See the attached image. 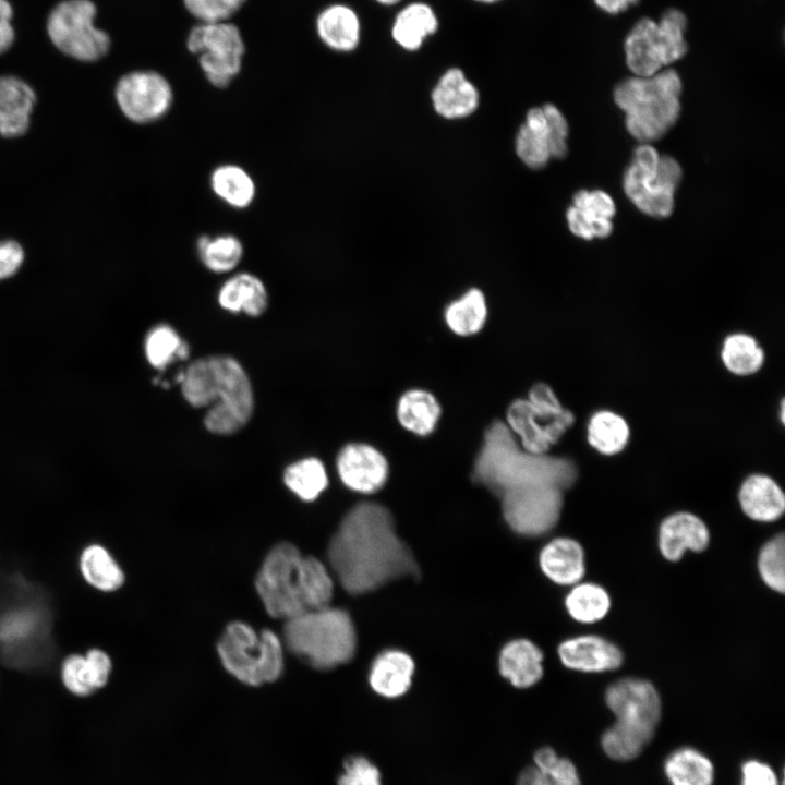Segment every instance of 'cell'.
<instances>
[{
	"mask_svg": "<svg viewBox=\"0 0 785 785\" xmlns=\"http://www.w3.org/2000/svg\"><path fill=\"white\" fill-rule=\"evenodd\" d=\"M246 0H183L186 10L202 23L224 22Z\"/></svg>",
	"mask_w": 785,
	"mask_h": 785,
	"instance_id": "45",
	"label": "cell"
},
{
	"mask_svg": "<svg viewBox=\"0 0 785 785\" xmlns=\"http://www.w3.org/2000/svg\"><path fill=\"white\" fill-rule=\"evenodd\" d=\"M659 548L669 561L681 559L686 551L702 552L710 542L705 522L689 511L667 516L659 528Z\"/></svg>",
	"mask_w": 785,
	"mask_h": 785,
	"instance_id": "17",
	"label": "cell"
},
{
	"mask_svg": "<svg viewBox=\"0 0 785 785\" xmlns=\"http://www.w3.org/2000/svg\"><path fill=\"white\" fill-rule=\"evenodd\" d=\"M568 614L582 624H593L603 619L611 608L608 592L592 582L573 584L565 599Z\"/></svg>",
	"mask_w": 785,
	"mask_h": 785,
	"instance_id": "37",
	"label": "cell"
},
{
	"mask_svg": "<svg viewBox=\"0 0 785 785\" xmlns=\"http://www.w3.org/2000/svg\"><path fill=\"white\" fill-rule=\"evenodd\" d=\"M80 570L89 585L102 592H113L124 582V573L114 558L96 543L82 551Z\"/></svg>",
	"mask_w": 785,
	"mask_h": 785,
	"instance_id": "34",
	"label": "cell"
},
{
	"mask_svg": "<svg viewBox=\"0 0 785 785\" xmlns=\"http://www.w3.org/2000/svg\"><path fill=\"white\" fill-rule=\"evenodd\" d=\"M487 318L485 295L478 288H471L445 310V321L449 329L459 336L479 333Z\"/></svg>",
	"mask_w": 785,
	"mask_h": 785,
	"instance_id": "36",
	"label": "cell"
},
{
	"mask_svg": "<svg viewBox=\"0 0 785 785\" xmlns=\"http://www.w3.org/2000/svg\"><path fill=\"white\" fill-rule=\"evenodd\" d=\"M180 385L189 404L208 408L203 422L213 434H233L252 416V384L240 362L230 355L215 354L194 360L183 370Z\"/></svg>",
	"mask_w": 785,
	"mask_h": 785,
	"instance_id": "3",
	"label": "cell"
},
{
	"mask_svg": "<svg viewBox=\"0 0 785 785\" xmlns=\"http://www.w3.org/2000/svg\"><path fill=\"white\" fill-rule=\"evenodd\" d=\"M542 108L547 120L551 155L563 158L567 153L568 123L555 105L545 104Z\"/></svg>",
	"mask_w": 785,
	"mask_h": 785,
	"instance_id": "49",
	"label": "cell"
},
{
	"mask_svg": "<svg viewBox=\"0 0 785 785\" xmlns=\"http://www.w3.org/2000/svg\"><path fill=\"white\" fill-rule=\"evenodd\" d=\"M377 3L382 5H394L398 3L400 0H375Z\"/></svg>",
	"mask_w": 785,
	"mask_h": 785,
	"instance_id": "55",
	"label": "cell"
},
{
	"mask_svg": "<svg viewBox=\"0 0 785 785\" xmlns=\"http://www.w3.org/2000/svg\"><path fill=\"white\" fill-rule=\"evenodd\" d=\"M572 206L579 208L591 219H612L616 213L613 198L600 190L576 192Z\"/></svg>",
	"mask_w": 785,
	"mask_h": 785,
	"instance_id": "47",
	"label": "cell"
},
{
	"mask_svg": "<svg viewBox=\"0 0 785 785\" xmlns=\"http://www.w3.org/2000/svg\"><path fill=\"white\" fill-rule=\"evenodd\" d=\"M681 87L680 76L673 69L620 82L614 100L626 113L628 132L642 143L663 136L679 117Z\"/></svg>",
	"mask_w": 785,
	"mask_h": 785,
	"instance_id": "5",
	"label": "cell"
},
{
	"mask_svg": "<svg viewBox=\"0 0 785 785\" xmlns=\"http://www.w3.org/2000/svg\"><path fill=\"white\" fill-rule=\"evenodd\" d=\"M543 653L528 639H515L499 653V672L514 687L529 688L543 675Z\"/></svg>",
	"mask_w": 785,
	"mask_h": 785,
	"instance_id": "22",
	"label": "cell"
},
{
	"mask_svg": "<svg viewBox=\"0 0 785 785\" xmlns=\"http://www.w3.org/2000/svg\"><path fill=\"white\" fill-rule=\"evenodd\" d=\"M145 354L150 365L162 370L176 360L186 359L189 346L170 325L159 324L147 334Z\"/></svg>",
	"mask_w": 785,
	"mask_h": 785,
	"instance_id": "39",
	"label": "cell"
},
{
	"mask_svg": "<svg viewBox=\"0 0 785 785\" xmlns=\"http://www.w3.org/2000/svg\"><path fill=\"white\" fill-rule=\"evenodd\" d=\"M505 521L526 536L545 534L557 523L563 509V490L535 485L514 488L500 496Z\"/></svg>",
	"mask_w": 785,
	"mask_h": 785,
	"instance_id": "11",
	"label": "cell"
},
{
	"mask_svg": "<svg viewBox=\"0 0 785 785\" xmlns=\"http://www.w3.org/2000/svg\"><path fill=\"white\" fill-rule=\"evenodd\" d=\"M515 149L521 161L532 169L543 168L552 158L547 120L542 107H533L527 112L516 134Z\"/></svg>",
	"mask_w": 785,
	"mask_h": 785,
	"instance_id": "29",
	"label": "cell"
},
{
	"mask_svg": "<svg viewBox=\"0 0 785 785\" xmlns=\"http://www.w3.org/2000/svg\"><path fill=\"white\" fill-rule=\"evenodd\" d=\"M283 640L294 655L317 669L349 662L357 649V633L350 615L330 606L288 619Z\"/></svg>",
	"mask_w": 785,
	"mask_h": 785,
	"instance_id": "6",
	"label": "cell"
},
{
	"mask_svg": "<svg viewBox=\"0 0 785 785\" xmlns=\"http://www.w3.org/2000/svg\"><path fill=\"white\" fill-rule=\"evenodd\" d=\"M316 32L328 48L338 52H350L360 44L361 23L352 8L337 3L325 8L318 14Z\"/></svg>",
	"mask_w": 785,
	"mask_h": 785,
	"instance_id": "25",
	"label": "cell"
},
{
	"mask_svg": "<svg viewBox=\"0 0 785 785\" xmlns=\"http://www.w3.org/2000/svg\"><path fill=\"white\" fill-rule=\"evenodd\" d=\"M724 369L737 377H748L761 371L765 352L757 338L745 331L725 336L718 352Z\"/></svg>",
	"mask_w": 785,
	"mask_h": 785,
	"instance_id": "30",
	"label": "cell"
},
{
	"mask_svg": "<svg viewBox=\"0 0 785 785\" xmlns=\"http://www.w3.org/2000/svg\"><path fill=\"white\" fill-rule=\"evenodd\" d=\"M657 40L662 64L668 65L681 59L687 50L688 45L685 39L687 28L686 15L677 9L666 10L659 22Z\"/></svg>",
	"mask_w": 785,
	"mask_h": 785,
	"instance_id": "40",
	"label": "cell"
},
{
	"mask_svg": "<svg viewBox=\"0 0 785 785\" xmlns=\"http://www.w3.org/2000/svg\"><path fill=\"white\" fill-rule=\"evenodd\" d=\"M209 185L217 198L234 209L250 207L256 196L253 177L235 164L217 166L210 173Z\"/></svg>",
	"mask_w": 785,
	"mask_h": 785,
	"instance_id": "31",
	"label": "cell"
},
{
	"mask_svg": "<svg viewBox=\"0 0 785 785\" xmlns=\"http://www.w3.org/2000/svg\"><path fill=\"white\" fill-rule=\"evenodd\" d=\"M758 570L769 588L784 593L785 539L783 534L774 536L761 547L758 556Z\"/></svg>",
	"mask_w": 785,
	"mask_h": 785,
	"instance_id": "42",
	"label": "cell"
},
{
	"mask_svg": "<svg viewBox=\"0 0 785 785\" xmlns=\"http://www.w3.org/2000/svg\"><path fill=\"white\" fill-rule=\"evenodd\" d=\"M88 666L94 675L98 689L105 687L112 669L110 657L104 651L93 648L85 654Z\"/></svg>",
	"mask_w": 785,
	"mask_h": 785,
	"instance_id": "52",
	"label": "cell"
},
{
	"mask_svg": "<svg viewBox=\"0 0 785 785\" xmlns=\"http://www.w3.org/2000/svg\"><path fill=\"white\" fill-rule=\"evenodd\" d=\"M61 679L63 686L77 697L90 696L98 689L86 657L82 654H70L63 660Z\"/></svg>",
	"mask_w": 785,
	"mask_h": 785,
	"instance_id": "44",
	"label": "cell"
},
{
	"mask_svg": "<svg viewBox=\"0 0 785 785\" xmlns=\"http://www.w3.org/2000/svg\"><path fill=\"white\" fill-rule=\"evenodd\" d=\"M24 250L14 240L0 241V280L17 273L24 262Z\"/></svg>",
	"mask_w": 785,
	"mask_h": 785,
	"instance_id": "50",
	"label": "cell"
},
{
	"mask_svg": "<svg viewBox=\"0 0 785 785\" xmlns=\"http://www.w3.org/2000/svg\"><path fill=\"white\" fill-rule=\"evenodd\" d=\"M577 478L575 464L561 457L523 449L506 423L494 421L484 434L474 461L472 479L496 496L535 485L565 490Z\"/></svg>",
	"mask_w": 785,
	"mask_h": 785,
	"instance_id": "2",
	"label": "cell"
},
{
	"mask_svg": "<svg viewBox=\"0 0 785 785\" xmlns=\"http://www.w3.org/2000/svg\"><path fill=\"white\" fill-rule=\"evenodd\" d=\"M474 1L480 2V3H486V4H488V3L498 2V1H500V0H474Z\"/></svg>",
	"mask_w": 785,
	"mask_h": 785,
	"instance_id": "56",
	"label": "cell"
},
{
	"mask_svg": "<svg viewBox=\"0 0 785 785\" xmlns=\"http://www.w3.org/2000/svg\"><path fill=\"white\" fill-rule=\"evenodd\" d=\"M96 5L90 0H63L50 11L47 34L64 55L83 62L104 58L111 46L109 35L95 26Z\"/></svg>",
	"mask_w": 785,
	"mask_h": 785,
	"instance_id": "9",
	"label": "cell"
},
{
	"mask_svg": "<svg viewBox=\"0 0 785 785\" xmlns=\"http://www.w3.org/2000/svg\"><path fill=\"white\" fill-rule=\"evenodd\" d=\"M196 253L206 269L226 274L238 267L244 255L242 241L234 234H203L196 241Z\"/></svg>",
	"mask_w": 785,
	"mask_h": 785,
	"instance_id": "33",
	"label": "cell"
},
{
	"mask_svg": "<svg viewBox=\"0 0 785 785\" xmlns=\"http://www.w3.org/2000/svg\"><path fill=\"white\" fill-rule=\"evenodd\" d=\"M566 217L569 230L575 235L580 237L584 240H591L593 238H606L613 231V224L611 219L593 220L575 206H570L567 209Z\"/></svg>",
	"mask_w": 785,
	"mask_h": 785,
	"instance_id": "48",
	"label": "cell"
},
{
	"mask_svg": "<svg viewBox=\"0 0 785 785\" xmlns=\"http://www.w3.org/2000/svg\"><path fill=\"white\" fill-rule=\"evenodd\" d=\"M433 108L445 119L456 120L472 114L479 107L480 94L459 68L448 69L434 86Z\"/></svg>",
	"mask_w": 785,
	"mask_h": 785,
	"instance_id": "18",
	"label": "cell"
},
{
	"mask_svg": "<svg viewBox=\"0 0 785 785\" xmlns=\"http://www.w3.org/2000/svg\"><path fill=\"white\" fill-rule=\"evenodd\" d=\"M558 656L567 668L584 673L616 669L623 663L620 649L595 635H583L565 640L558 645Z\"/></svg>",
	"mask_w": 785,
	"mask_h": 785,
	"instance_id": "16",
	"label": "cell"
},
{
	"mask_svg": "<svg viewBox=\"0 0 785 785\" xmlns=\"http://www.w3.org/2000/svg\"><path fill=\"white\" fill-rule=\"evenodd\" d=\"M414 662L406 652L387 650L373 662L369 681L372 689L385 698H398L410 688Z\"/></svg>",
	"mask_w": 785,
	"mask_h": 785,
	"instance_id": "23",
	"label": "cell"
},
{
	"mask_svg": "<svg viewBox=\"0 0 785 785\" xmlns=\"http://www.w3.org/2000/svg\"><path fill=\"white\" fill-rule=\"evenodd\" d=\"M378 768L363 756H351L343 763L338 785H382Z\"/></svg>",
	"mask_w": 785,
	"mask_h": 785,
	"instance_id": "46",
	"label": "cell"
},
{
	"mask_svg": "<svg viewBox=\"0 0 785 785\" xmlns=\"http://www.w3.org/2000/svg\"><path fill=\"white\" fill-rule=\"evenodd\" d=\"M35 104V92L25 81L13 75L0 76V135H23L28 130Z\"/></svg>",
	"mask_w": 785,
	"mask_h": 785,
	"instance_id": "20",
	"label": "cell"
},
{
	"mask_svg": "<svg viewBox=\"0 0 785 785\" xmlns=\"http://www.w3.org/2000/svg\"><path fill=\"white\" fill-rule=\"evenodd\" d=\"M664 772L672 785H712L714 768L708 757L693 748H680L665 760Z\"/></svg>",
	"mask_w": 785,
	"mask_h": 785,
	"instance_id": "35",
	"label": "cell"
},
{
	"mask_svg": "<svg viewBox=\"0 0 785 785\" xmlns=\"http://www.w3.org/2000/svg\"><path fill=\"white\" fill-rule=\"evenodd\" d=\"M217 650L225 668L244 684L270 683L282 672V645L271 630L257 632L244 623L233 621L224 631Z\"/></svg>",
	"mask_w": 785,
	"mask_h": 785,
	"instance_id": "7",
	"label": "cell"
},
{
	"mask_svg": "<svg viewBox=\"0 0 785 785\" xmlns=\"http://www.w3.org/2000/svg\"><path fill=\"white\" fill-rule=\"evenodd\" d=\"M653 738L652 735L615 722L601 738L606 756L615 761L637 758Z\"/></svg>",
	"mask_w": 785,
	"mask_h": 785,
	"instance_id": "41",
	"label": "cell"
},
{
	"mask_svg": "<svg viewBox=\"0 0 785 785\" xmlns=\"http://www.w3.org/2000/svg\"><path fill=\"white\" fill-rule=\"evenodd\" d=\"M536 766L553 785H581L576 765L559 757L551 747H542L533 754Z\"/></svg>",
	"mask_w": 785,
	"mask_h": 785,
	"instance_id": "43",
	"label": "cell"
},
{
	"mask_svg": "<svg viewBox=\"0 0 785 785\" xmlns=\"http://www.w3.org/2000/svg\"><path fill=\"white\" fill-rule=\"evenodd\" d=\"M631 428L627 419L611 409H601L589 418L585 439L594 451L605 457L623 452L630 440Z\"/></svg>",
	"mask_w": 785,
	"mask_h": 785,
	"instance_id": "27",
	"label": "cell"
},
{
	"mask_svg": "<svg viewBox=\"0 0 785 785\" xmlns=\"http://www.w3.org/2000/svg\"><path fill=\"white\" fill-rule=\"evenodd\" d=\"M659 161V154L651 148L636 150L624 176V191L638 209L664 218L673 212L675 192L655 182Z\"/></svg>",
	"mask_w": 785,
	"mask_h": 785,
	"instance_id": "14",
	"label": "cell"
},
{
	"mask_svg": "<svg viewBox=\"0 0 785 785\" xmlns=\"http://www.w3.org/2000/svg\"><path fill=\"white\" fill-rule=\"evenodd\" d=\"M114 97L122 114L137 124L165 118L174 99L169 81L152 70L132 71L121 76L116 84Z\"/></svg>",
	"mask_w": 785,
	"mask_h": 785,
	"instance_id": "12",
	"label": "cell"
},
{
	"mask_svg": "<svg viewBox=\"0 0 785 785\" xmlns=\"http://www.w3.org/2000/svg\"><path fill=\"white\" fill-rule=\"evenodd\" d=\"M741 785H778L777 776L770 765L748 760L741 766Z\"/></svg>",
	"mask_w": 785,
	"mask_h": 785,
	"instance_id": "51",
	"label": "cell"
},
{
	"mask_svg": "<svg viewBox=\"0 0 785 785\" xmlns=\"http://www.w3.org/2000/svg\"><path fill=\"white\" fill-rule=\"evenodd\" d=\"M539 563L543 573L560 585H573L585 573L584 552L580 543L570 538H556L540 552Z\"/></svg>",
	"mask_w": 785,
	"mask_h": 785,
	"instance_id": "21",
	"label": "cell"
},
{
	"mask_svg": "<svg viewBox=\"0 0 785 785\" xmlns=\"http://www.w3.org/2000/svg\"><path fill=\"white\" fill-rule=\"evenodd\" d=\"M186 47L198 55L200 67L215 87H227L241 71L245 47L233 24L201 23L189 33Z\"/></svg>",
	"mask_w": 785,
	"mask_h": 785,
	"instance_id": "10",
	"label": "cell"
},
{
	"mask_svg": "<svg viewBox=\"0 0 785 785\" xmlns=\"http://www.w3.org/2000/svg\"><path fill=\"white\" fill-rule=\"evenodd\" d=\"M605 702L615 715V722L654 736L662 704L650 681L630 677L619 679L606 689Z\"/></svg>",
	"mask_w": 785,
	"mask_h": 785,
	"instance_id": "13",
	"label": "cell"
},
{
	"mask_svg": "<svg viewBox=\"0 0 785 785\" xmlns=\"http://www.w3.org/2000/svg\"><path fill=\"white\" fill-rule=\"evenodd\" d=\"M506 418L521 447L532 454H546L575 421L573 414L561 407L553 389L544 383L535 384L528 399L512 401Z\"/></svg>",
	"mask_w": 785,
	"mask_h": 785,
	"instance_id": "8",
	"label": "cell"
},
{
	"mask_svg": "<svg viewBox=\"0 0 785 785\" xmlns=\"http://www.w3.org/2000/svg\"><path fill=\"white\" fill-rule=\"evenodd\" d=\"M220 307L231 313L249 316L262 315L268 306V292L261 278L251 273H238L229 277L217 295Z\"/></svg>",
	"mask_w": 785,
	"mask_h": 785,
	"instance_id": "24",
	"label": "cell"
},
{
	"mask_svg": "<svg viewBox=\"0 0 785 785\" xmlns=\"http://www.w3.org/2000/svg\"><path fill=\"white\" fill-rule=\"evenodd\" d=\"M327 555L338 581L350 594H364L392 580L420 576L411 550L396 532L391 512L374 502L359 503L346 514Z\"/></svg>",
	"mask_w": 785,
	"mask_h": 785,
	"instance_id": "1",
	"label": "cell"
},
{
	"mask_svg": "<svg viewBox=\"0 0 785 785\" xmlns=\"http://www.w3.org/2000/svg\"><path fill=\"white\" fill-rule=\"evenodd\" d=\"M12 16L13 9L9 0H0V55L9 50L14 41Z\"/></svg>",
	"mask_w": 785,
	"mask_h": 785,
	"instance_id": "53",
	"label": "cell"
},
{
	"mask_svg": "<svg viewBox=\"0 0 785 785\" xmlns=\"http://www.w3.org/2000/svg\"><path fill=\"white\" fill-rule=\"evenodd\" d=\"M624 50L627 67L635 76L647 77L657 73L663 64L656 22L649 17L639 20L627 34Z\"/></svg>",
	"mask_w": 785,
	"mask_h": 785,
	"instance_id": "26",
	"label": "cell"
},
{
	"mask_svg": "<svg viewBox=\"0 0 785 785\" xmlns=\"http://www.w3.org/2000/svg\"><path fill=\"white\" fill-rule=\"evenodd\" d=\"M438 26V17L432 7L424 2H412L397 13L391 37L402 49L416 51L437 32Z\"/></svg>",
	"mask_w": 785,
	"mask_h": 785,
	"instance_id": "28",
	"label": "cell"
},
{
	"mask_svg": "<svg viewBox=\"0 0 785 785\" xmlns=\"http://www.w3.org/2000/svg\"><path fill=\"white\" fill-rule=\"evenodd\" d=\"M255 587L267 613L286 620L329 606L334 591L326 567L287 542L267 554Z\"/></svg>",
	"mask_w": 785,
	"mask_h": 785,
	"instance_id": "4",
	"label": "cell"
},
{
	"mask_svg": "<svg viewBox=\"0 0 785 785\" xmlns=\"http://www.w3.org/2000/svg\"><path fill=\"white\" fill-rule=\"evenodd\" d=\"M595 5L608 14H618L630 7L635 5L639 0H593Z\"/></svg>",
	"mask_w": 785,
	"mask_h": 785,
	"instance_id": "54",
	"label": "cell"
},
{
	"mask_svg": "<svg viewBox=\"0 0 785 785\" xmlns=\"http://www.w3.org/2000/svg\"><path fill=\"white\" fill-rule=\"evenodd\" d=\"M336 467L341 482L351 491L372 494L381 490L388 478L385 456L369 444L351 443L341 448Z\"/></svg>",
	"mask_w": 785,
	"mask_h": 785,
	"instance_id": "15",
	"label": "cell"
},
{
	"mask_svg": "<svg viewBox=\"0 0 785 785\" xmlns=\"http://www.w3.org/2000/svg\"><path fill=\"white\" fill-rule=\"evenodd\" d=\"M737 498L742 512L759 522H773L785 511V495L780 484L764 473H751L741 483Z\"/></svg>",
	"mask_w": 785,
	"mask_h": 785,
	"instance_id": "19",
	"label": "cell"
},
{
	"mask_svg": "<svg viewBox=\"0 0 785 785\" xmlns=\"http://www.w3.org/2000/svg\"><path fill=\"white\" fill-rule=\"evenodd\" d=\"M287 487L305 502L316 499L328 485V476L324 463L307 457L288 466L283 473Z\"/></svg>",
	"mask_w": 785,
	"mask_h": 785,
	"instance_id": "38",
	"label": "cell"
},
{
	"mask_svg": "<svg viewBox=\"0 0 785 785\" xmlns=\"http://www.w3.org/2000/svg\"><path fill=\"white\" fill-rule=\"evenodd\" d=\"M440 406L430 391H406L397 404V419L402 427L420 436L430 435L440 416Z\"/></svg>",
	"mask_w": 785,
	"mask_h": 785,
	"instance_id": "32",
	"label": "cell"
}]
</instances>
